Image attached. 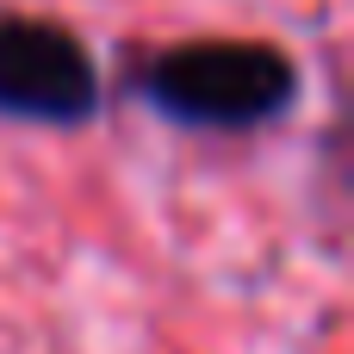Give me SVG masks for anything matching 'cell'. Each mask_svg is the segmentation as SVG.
<instances>
[{
    "label": "cell",
    "mask_w": 354,
    "mask_h": 354,
    "mask_svg": "<svg viewBox=\"0 0 354 354\" xmlns=\"http://www.w3.org/2000/svg\"><path fill=\"white\" fill-rule=\"evenodd\" d=\"M124 93L174 131L255 137L299 112L305 68L274 37H180L131 56Z\"/></svg>",
    "instance_id": "obj_1"
},
{
    "label": "cell",
    "mask_w": 354,
    "mask_h": 354,
    "mask_svg": "<svg viewBox=\"0 0 354 354\" xmlns=\"http://www.w3.org/2000/svg\"><path fill=\"white\" fill-rule=\"evenodd\" d=\"M106 112L93 44L50 12H0V118L37 131H87Z\"/></svg>",
    "instance_id": "obj_2"
}]
</instances>
